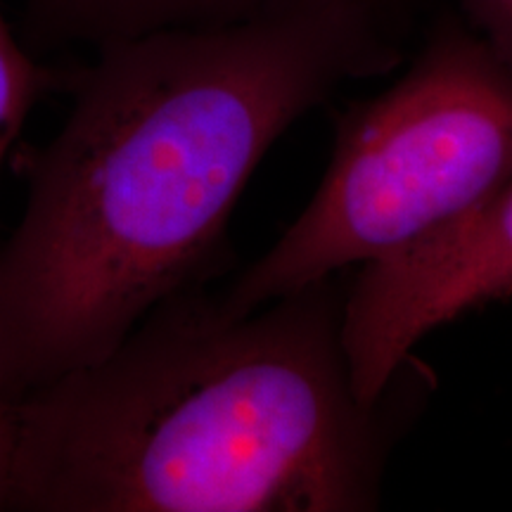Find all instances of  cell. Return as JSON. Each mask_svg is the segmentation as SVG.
Segmentation results:
<instances>
[{
    "mask_svg": "<svg viewBox=\"0 0 512 512\" xmlns=\"http://www.w3.org/2000/svg\"><path fill=\"white\" fill-rule=\"evenodd\" d=\"M401 57L394 0H280L95 50L55 136L19 157L27 197L0 245L5 392L17 403L91 366L200 287L280 136Z\"/></svg>",
    "mask_w": 512,
    "mask_h": 512,
    "instance_id": "1",
    "label": "cell"
},
{
    "mask_svg": "<svg viewBox=\"0 0 512 512\" xmlns=\"http://www.w3.org/2000/svg\"><path fill=\"white\" fill-rule=\"evenodd\" d=\"M325 278L233 313L192 287L15 403L8 510L366 512L387 458Z\"/></svg>",
    "mask_w": 512,
    "mask_h": 512,
    "instance_id": "2",
    "label": "cell"
},
{
    "mask_svg": "<svg viewBox=\"0 0 512 512\" xmlns=\"http://www.w3.org/2000/svg\"><path fill=\"white\" fill-rule=\"evenodd\" d=\"M512 181V72L446 17L387 91L339 121L318 190L219 294L245 313L437 233Z\"/></svg>",
    "mask_w": 512,
    "mask_h": 512,
    "instance_id": "3",
    "label": "cell"
},
{
    "mask_svg": "<svg viewBox=\"0 0 512 512\" xmlns=\"http://www.w3.org/2000/svg\"><path fill=\"white\" fill-rule=\"evenodd\" d=\"M512 294V181L437 233L361 266L339 332L358 399L382 403L441 325Z\"/></svg>",
    "mask_w": 512,
    "mask_h": 512,
    "instance_id": "4",
    "label": "cell"
},
{
    "mask_svg": "<svg viewBox=\"0 0 512 512\" xmlns=\"http://www.w3.org/2000/svg\"><path fill=\"white\" fill-rule=\"evenodd\" d=\"M280 0H27L29 50H100L164 29L214 27L245 19Z\"/></svg>",
    "mask_w": 512,
    "mask_h": 512,
    "instance_id": "5",
    "label": "cell"
},
{
    "mask_svg": "<svg viewBox=\"0 0 512 512\" xmlns=\"http://www.w3.org/2000/svg\"><path fill=\"white\" fill-rule=\"evenodd\" d=\"M53 81V74L34 60L24 43L17 41L0 8V171L22 136L29 112Z\"/></svg>",
    "mask_w": 512,
    "mask_h": 512,
    "instance_id": "6",
    "label": "cell"
},
{
    "mask_svg": "<svg viewBox=\"0 0 512 512\" xmlns=\"http://www.w3.org/2000/svg\"><path fill=\"white\" fill-rule=\"evenodd\" d=\"M460 19L512 72V0H456Z\"/></svg>",
    "mask_w": 512,
    "mask_h": 512,
    "instance_id": "7",
    "label": "cell"
},
{
    "mask_svg": "<svg viewBox=\"0 0 512 512\" xmlns=\"http://www.w3.org/2000/svg\"><path fill=\"white\" fill-rule=\"evenodd\" d=\"M12 456H15V399L0 382V510L10 505Z\"/></svg>",
    "mask_w": 512,
    "mask_h": 512,
    "instance_id": "8",
    "label": "cell"
}]
</instances>
